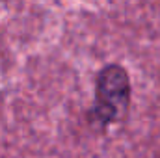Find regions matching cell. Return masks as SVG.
Masks as SVG:
<instances>
[{
    "label": "cell",
    "instance_id": "cell-1",
    "mask_svg": "<svg viewBox=\"0 0 160 158\" xmlns=\"http://www.w3.org/2000/svg\"><path fill=\"white\" fill-rule=\"evenodd\" d=\"M127 97H128V78L125 71L116 65L106 69L97 82L95 117L102 123H110L125 108Z\"/></svg>",
    "mask_w": 160,
    "mask_h": 158
}]
</instances>
